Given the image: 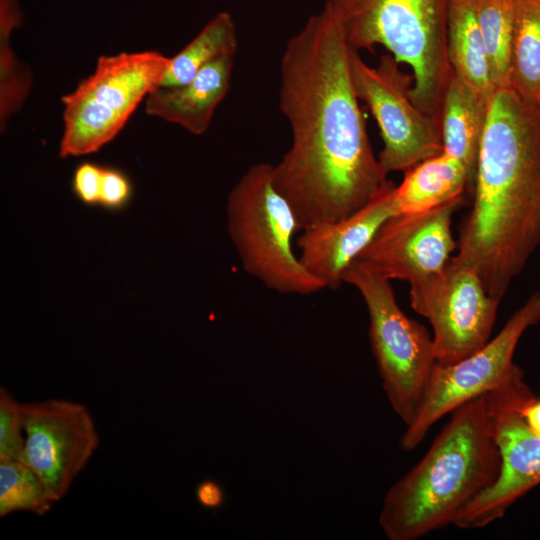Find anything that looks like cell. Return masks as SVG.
<instances>
[{"instance_id":"obj_6","label":"cell","mask_w":540,"mask_h":540,"mask_svg":"<svg viewBox=\"0 0 540 540\" xmlns=\"http://www.w3.org/2000/svg\"><path fill=\"white\" fill-rule=\"evenodd\" d=\"M170 61L158 51L99 57L94 72L61 98L59 156L88 155L111 142L142 100L160 87Z\"/></svg>"},{"instance_id":"obj_20","label":"cell","mask_w":540,"mask_h":540,"mask_svg":"<svg viewBox=\"0 0 540 540\" xmlns=\"http://www.w3.org/2000/svg\"><path fill=\"white\" fill-rule=\"evenodd\" d=\"M510 85L540 104V0H513Z\"/></svg>"},{"instance_id":"obj_19","label":"cell","mask_w":540,"mask_h":540,"mask_svg":"<svg viewBox=\"0 0 540 540\" xmlns=\"http://www.w3.org/2000/svg\"><path fill=\"white\" fill-rule=\"evenodd\" d=\"M237 47V30L231 14L219 12L171 58L160 87L188 83L208 63L223 56L235 55Z\"/></svg>"},{"instance_id":"obj_21","label":"cell","mask_w":540,"mask_h":540,"mask_svg":"<svg viewBox=\"0 0 540 540\" xmlns=\"http://www.w3.org/2000/svg\"><path fill=\"white\" fill-rule=\"evenodd\" d=\"M23 14L18 0H0V125L4 132L10 116L18 112L32 87L30 69L19 61L10 44Z\"/></svg>"},{"instance_id":"obj_14","label":"cell","mask_w":540,"mask_h":540,"mask_svg":"<svg viewBox=\"0 0 540 540\" xmlns=\"http://www.w3.org/2000/svg\"><path fill=\"white\" fill-rule=\"evenodd\" d=\"M396 185L390 182L365 206L338 221L307 226L296 239L304 267L325 288L337 289L346 268L372 241L382 224L397 214Z\"/></svg>"},{"instance_id":"obj_12","label":"cell","mask_w":540,"mask_h":540,"mask_svg":"<svg viewBox=\"0 0 540 540\" xmlns=\"http://www.w3.org/2000/svg\"><path fill=\"white\" fill-rule=\"evenodd\" d=\"M23 419L25 445L19 460L59 501L98 448L93 417L81 403L47 399L23 404Z\"/></svg>"},{"instance_id":"obj_11","label":"cell","mask_w":540,"mask_h":540,"mask_svg":"<svg viewBox=\"0 0 540 540\" xmlns=\"http://www.w3.org/2000/svg\"><path fill=\"white\" fill-rule=\"evenodd\" d=\"M410 304L432 326L436 364L449 366L490 340L500 302L473 268L450 259L441 274L410 286Z\"/></svg>"},{"instance_id":"obj_23","label":"cell","mask_w":540,"mask_h":540,"mask_svg":"<svg viewBox=\"0 0 540 540\" xmlns=\"http://www.w3.org/2000/svg\"><path fill=\"white\" fill-rule=\"evenodd\" d=\"M54 501L37 474L20 460L0 461V517L25 511L45 515Z\"/></svg>"},{"instance_id":"obj_4","label":"cell","mask_w":540,"mask_h":540,"mask_svg":"<svg viewBox=\"0 0 540 540\" xmlns=\"http://www.w3.org/2000/svg\"><path fill=\"white\" fill-rule=\"evenodd\" d=\"M348 44L383 46L412 71L411 97L440 123L453 70L447 52L448 0H327Z\"/></svg>"},{"instance_id":"obj_22","label":"cell","mask_w":540,"mask_h":540,"mask_svg":"<svg viewBox=\"0 0 540 540\" xmlns=\"http://www.w3.org/2000/svg\"><path fill=\"white\" fill-rule=\"evenodd\" d=\"M477 18L494 88L510 85L514 32L513 0H477Z\"/></svg>"},{"instance_id":"obj_15","label":"cell","mask_w":540,"mask_h":540,"mask_svg":"<svg viewBox=\"0 0 540 540\" xmlns=\"http://www.w3.org/2000/svg\"><path fill=\"white\" fill-rule=\"evenodd\" d=\"M234 56L208 63L184 85L156 88L145 99V112L194 135L205 133L230 89Z\"/></svg>"},{"instance_id":"obj_25","label":"cell","mask_w":540,"mask_h":540,"mask_svg":"<svg viewBox=\"0 0 540 540\" xmlns=\"http://www.w3.org/2000/svg\"><path fill=\"white\" fill-rule=\"evenodd\" d=\"M132 196V185L121 171L104 167L99 206L119 210L126 206Z\"/></svg>"},{"instance_id":"obj_17","label":"cell","mask_w":540,"mask_h":540,"mask_svg":"<svg viewBox=\"0 0 540 540\" xmlns=\"http://www.w3.org/2000/svg\"><path fill=\"white\" fill-rule=\"evenodd\" d=\"M471 190L464 165L443 151L404 172L394 189L397 214L422 212Z\"/></svg>"},{"instance_id":"obj_5","label":"cell","mask_w":540,"mask_h":540,"mask_svg":"<svg viewBox=\"0 0 540 540\" xmlns=\"http://www.w3.org/2000/svg\"><path fill=\"white\" fill-rule=\"evenodd\" d=\"M227 229L245 272L285 295H311L324 284L304 267L293 240L301 228L277 190L273 164L251 165L229 192Z\"/></svg>"},{"instance_id":"obj_18","label":"cell","mask_w":540,"mask_h":540,"mask_svg":"<svg viewBox=\"0 0 540 540\" xmlns=\"http://www.w3.org/2000/svg\"><path fill=\"white\" fill-rule=\"evenodd\" d=\"M477 0H448L447 52L453 72L480 95L495 90L476 9Z\"/></svg>"},{"instance_id":"obj_8","label":"cell","mask_w":540,"mask_h":540,"mask_svg":"<svg viewBox=\"0 0 540 540\" xmlns=\"http://www.w3.org/2000/svg\"><path fill=\"white\" fill-rule=\"evenodd\" d=\"M399 65L389 53L371 67L351 47L354 89L380 129L383 149L378 159L387 174L405 172L443 151L440 123L413 101L412 74H406Z\"/></svg>"},{"instance_id":"obj_28","label":"cell","mask_w":540,"mask_h":540,"mask_svg":"<svg viewBox=\"0 0 540 540\" xmlns=\"http://www.w3.org/2000/svg\"><path fill=\"white\" fill-rule=\"evenodd\" d=\"M521 415L529 429L540 436V399L536 397L524 406Z\"/></svg>"},{"instance_id":"obj_16","label":"cell","mask_w":540,"mask_h":540,"mask_svg":"<svg viewBox=\"0 0 540 540\" xmlns=\"http://www.w3.org/2000/svg\"><path fill=\"white\" fill-rule=\"evenodd\" d=\"M489 99L454 72L447 85L440 118L443 152L465 167L473 190Z\"/></svg>"},{"instance_id":"obj_13","label":"cell","mask_w":540,"mask_h":540,"mask_svg":"<svg viewBox=\"0 0 540 540\" xmlns=\"http://www.w3.org/2000/svg\"><path fill=\"white\" fill-rule=\"evenodd\" d=\"M463 198L422 212L393 215L356 260L388 280L408 281L410 286L441 274L457 249L451 222Z\"/></svg>"},{"instance_id":"obj_3","label":"cell","mask_w":540,"mask_h":540,"mask_svg":"<svg viewBox=\"0 0 540 540\" xmlns=\"http://www.w3.org/2000/svg\"><path fill=\"white\" fill-rule=\"evenodd\" d=\"M431 446L388 490L379 523L389 540H417L449 524L501 469L487 393L458 406Z\"/></svg>"},{"instance_id":"obj_7","label":"cell","mask_w":540,"mask_h":540,"mask_svg":"<svg viewBox=\"0 0 540 540\" xmlns=\"http://www.w3.org/2000/svg\"><path fill=\"white\" fill-rule=\"evenodd\" d=\"M343 283L355 287L365 302L370 344L383 389L408 426L420 411L436 365L432 336L402 311L390 280L359 260L346 268Z\"/></svg>"},{"instance_id":"obj_1","label":"cell","mask_w":540,"mask_h":540,"mask_svg":"<svg viewBox=\"0 0 540 540\" xmlns=\"http://www.w3.org/2000/svg\"><path fill=\"white\" fill-rule=\"evenodd\" d=\"M351 46L328 5L287 42L279 108L291 144L273 165L301 230L346 218L391 181L374 155L350 69Z\"/></svg>"},{"instance_id":"obj_27","label":"cell","mask_w":540,"mask_h":540,"mask_svg":"<svg viewBox=\"0 0 540 540\" xmlns=\"http://www.w3.org/2000/svg\"><path fill=\"white\" fill-rule=\"evenodd\" d=\"M196 498L201 506L216 509L223 504L225 494L221 486L215 481L205 480L197 486Z\"/></svg>"},{"instance_id":"obj_9","label":"cell","mask_w":540,"mask_h":540,"mask_svg":"<svg viewBox=\"0 0 540 540\" xmlns=\"http://www.w3.org/2000/svg\"><path fill=\"white\" fill-rule=\"evenodd\" d=\"M539 322L540 292L535 291L482 348L452 365L436 364L420 411L402 435L400 448L406 452L416 449L438 420L521 371L513 360L516 347L523 334Z\"/></svg>"},{"instance_id":"obj_2","label":"cell","mask_w":540,"mask_h":540,"mask_svg":"<svg viewBox=\"0 0 540 540\" xmlns=\"http://www.w3.org/2000/svg\"><path fill=\"white\" fill-rule=\"evenodd\" d=\"M472 192L451 260L501 302L540 244V104L512 86L490 96Z\"/></svg>"},{"instance_id":"obj_26","label":"cell","mask_w":540,"mask_h":540,"mask_svg":"<svg viewBox=\"0 0 540 540\" xmlns=\"http://www.w3.org/2000/svg\"><path fill=\"white\" fill-rule=\"evenodd\" d=\"M104 167L83 162L74 171L72 188L76 197L85 205L99 206Z\"/></svg>"},{"instance_id":"obj_24","label":"cell","mask_w":540,"mask_h":540,"mask_svg":"<svg viewBox=\"0 0 540 540\" xmlns=\"http://www.w3.org/2000/svg\"><path fill=\"white\" fill-rule=\"evenodd\" d=\"M25 445L23 404L0 388V461L19 460Z\"/></svg>"},{"instance_id":"obj_10","label":"cell","mask_w":540,"mask_h":540,"mask_svg":"<svg viewBox=\"0 0 540 540\" xmlns=\"http://www.w3.org/2000/svg\"><path fill=\"white\" fill-rule=\"evenodd\" d=\"M487 396L501 469L496 482L460 510L453 525L461 529L482 528L502 518L540 484V436L529 429L521 415L522 408L536 398L524 380V371L488 391Z\"/></svg>"}]
</instances>
